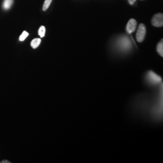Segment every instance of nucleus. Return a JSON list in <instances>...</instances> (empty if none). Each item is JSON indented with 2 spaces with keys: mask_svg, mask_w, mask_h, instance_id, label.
Listing matches in <instances>:
<instances>
[{
  "mask_svg": "<svg viewBox=\"0 0 163 163\" xmlns=\"http://www.w3.org/2000/svg\"><path fill=\"white\" fill-rule=\"evenodd\" d=\"M148 81L152 85H157L162 82V78L152 71H149L146 74Z\"/></svg>",
  "mask_w": 163,
  "mask_h": 163,
  "instance_id": "1",
  "label": "nucleus"
},
{
  "mask_svg": "<svg viewBox=\"0 0 163 163\" xmlns=\"http://www.w3.org/2000/svg\"><path fill=\"white\" fill-rule=\"evenodd\" d=\"M146 28L143 24H140L139 26L137 34H136V38L139 42H142L146 36Z\"/></svg>",
  "mask_w": 163,
  "mask_h": 163,
  "instance_id": "2",
  "label": "nucleus"
},
{
  "mask_svg": "<svg viewBox=\"0 0 163 163\" xmlns=\"http://www.w3.org/2000/svg\"><path fill=\"white\" fill-rule=\"evenodd\" d=\"M152 24L154 27H161L163 25V13H159L155 14L152 19Z\"/></svg>",
  "mask_w": 163,
  "mask_h": 163,
  "instance_id": "3",
  "label": "nucleus"
},
{
  "mask_svg": "<svg viewBox=\"0 0 163 163\" xmlns=\"http://www.w3.org/2000/svg\"><path fill=\"white\" fill-rule=\"evenodd\" d=\"M137 25V22L135 19L131 18L128 21L126 25V31L129 34H131L135 31Z\"/></svg>",
  "mask_w": 163,
  "mask_h": 163,
  "instance_id": "4",
  "label": "nucleus"
},
{
  "mask_svg": "<svg viewBox=\"0 0 163 163\" xmlns=\"http://www.w3.org/2000/svg\"><path fill=\"white\" fill-rule=\"evenodd\" d=\"M41 42V39L39 38H35L31 42V46L33 48L35 49L39 47Z\"/></svg>",
  "mask_w": 163,
  "mask_h": 163,
  "instance_id": "5",
  "label": "nucleus"
},
{
  "mask_svg": "<svg viewBox=\"0 0 163 163\" xmlns=\"http://www.w3.org/2000/svg\"><path fill=\"white\" fill-rule=\"evenodd\" d=\"M13 0H4L3 2V8L5 10H8L12 5Z\"/></svg>",
  "mask_w": 163,
  "mask_h": 163,
  "instance_id": "6",
  "label": "nucleus"
},
{
  "mask_svg": "<svg viewBox=\"0 0 163 163\" xmlns=\"http://www.w3.org/2000/svg\"><path fill=\"white\" fill-rule=\"evenodd\" d=\"M157 50L158 54L161 56H163V39L158 44L157 47Z\"/></svg>",
  "mask_w": 163,
  "mask_h": 163,
  "instance_id": "7",
  "label": "nucleus"
},
{
  "mask_svg": "<svg viewBox=\"0 0 163 163\" xmlns=\"http://www.w3.org/2000/svg\"><path fill=\"white\" fill-rule=\"evenodd\" d=\"M38 34L41 37H44V36L45 34V27L44 26L42 25L40 27V28L38 30Z\"/></svg>",
  "mask_w": 163,
  "mask_h": 163,
  "instance_id": "8",
  "label": "nucleus"
},
{
  "mask_svg": "<svg viewBox=\"0 0 163 163\" xmlns=\"http://www.w3.org/2000/svg\"><path fill=\"white\" fill-rule=\"evenodd\" d=\"M51 2H52V0H45L44 5H43V10L44 11H46L48 8Z\"/></svg>",
  "mask_w": 163,
  "mask_h": 163,
  "instance_id": "9",
  "label": "nucleus"
},
{
  "mask_svg": "<svg viewBox=\"0 0 163 163\" xmlns=\"http://www.w3.org/2000/svg\"><path fill=\"white\" fill-rule=\"evenodd\" d=\"M28 32H27L26 31H24L23 32H22V33L21 34V35L19 36V41H24L27 37V36H28Z\"/></svg>",
  "mask_w": 163,
  "mask_h": 163,
  "instance_id": "10",
  "label": "nucleus"
},
{
  "mask_svg": "<svg viewBox=\"0 0 163 163\" xmlns=\"http://www.w3.org/2000/svg\"><path fill=\"white\" fill-rule=\"evenodd\" d=\"M128 1L129 3L131 5H133V4L135 2V1H136V0H128Z\"/></svg>",
  "mask_w": 163,
  "mask_h": 163,
  "instance_id": "11",
  "label": "nucleus"
},
{
  "mask_svg": "<svg viewBox=\"0 0 163 163\" xmlns=\"http://www.w3.org/2000/svg\"><path fill=\"white\" fill-rule=\"evenodd\" d=\"M1 163H10V162H9V161H2Z\"/></svg>",
  "mask_w": 163,
  "mask_h": 163,
  "instance_id": "12",
  "label": "nucleus"
}]
</instances>
